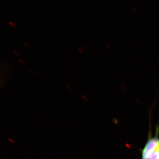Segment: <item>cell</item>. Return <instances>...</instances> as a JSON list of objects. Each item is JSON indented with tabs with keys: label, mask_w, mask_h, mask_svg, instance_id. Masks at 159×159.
Listing matches in <instances>:
<instances>
[{
	"label": "cell",
	"mask_w": 159,
	"mask_h": 159,
	"mask_svg": "<svg viewBox=\"0 0 159 159\" xmlns=\"http://www.w3.org/2000/svg\"><path fill=\"white\" fill-rule=\"evenodd\" d=\"M158 133L149 138L142 149V159H159V138Z\"/></svg>",
	"instance_id": "1"
},
{
	"label": "cell",
	"mask_w": 159,
	"mask_h": 159,
	"mask_svg": "<svg viewBox=\"0 0 159 159\" xmlns=\"http://www.w3.org/2000/svg\"><path fill=\"white\" fill-rule=\"evenodd\" d=\"M1 80L0 79V86H1Z\"/></svg>",
	"instance_id": "2"
}]
</instances>
